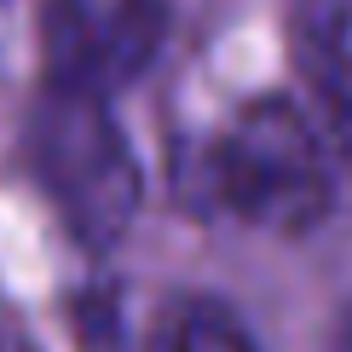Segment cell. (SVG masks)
I'll return each instance as SVG.
<instances>
[{"label":"cell","instance_id":"obj_5","mask_svg":"<svg viewBox=\"0 0 352 352\" xmlns=\"http://www.w3.org/2000/svg\"><path fill=\"white\" fill-rule=\"evenodd\" d=\"M156 352H254V341L237 324V312H226L214 300H190L162 324Z\"/></svg>","mask_w":352,"mask_h":352},{"label":"cell","instance_id":"obj_1","mask_svg":"<svg viewBox=\"0 0 352 352\" xmlns=\"http://www.w3.org/2000/svg\"><path fill=\"white\" fill-rule=\"evenodd\" d=\"M202 190L226 214L272 231H300L329 208V168L318 133L289 104H254L202 151Z\"/></svg>","mask_w":352,"mask_h":352},{"label":"cell","instance_id":"obj_2","mask_svg":"<svg viewBox=\"0 0 352 352\" xmlns=\"http://www.w3.org/2000/svg\"><path fill=\"white\" fill-rule=\"evenodd\" d=\"M35 168L81 237L104 243L139 208V173L93 93H58L35 116Z\"/></svg>","mask_w":352,"mask_h":352},{"label":"cell","instance_id":"obj_7","mask_svg":"<svg viewBox=\"0 0 352 352\" xmlns=\"http://www.w3.org/2000/svg\"><path fill=\"white\" fill-rule=\"evenodd\" d=\"M0 352H23V346H12V341H0Z\"/></svg>","mask_w":352,"mask_h":352},{"label":"cell","instance_id":"obj_4","mask_svg":"<svg viewBox=\"0 0 352 352\" xmlns=\"http://www.w3.org/2000/svg\"><path fill=\"white\" fill-rule=\"evenodd\" d=\"M300 52H306V76L324 98L329 139L352 162V0H306Z\"/></svg>","mask_w":352,"mask_h":352},{"label":"cell","instance_id":"obj_3","mask_svg":"<svg viewBox=\"0 0 352 352\" xmlns=\"http://www.w3.org/2000/svg\"><path fill=\"white\" fill-rule=\"evenodd\" d=\"M47 64L64 93H110L151 64L162 41L156 0H47Z\"/></svg>","mask_w":352,"mask_h":352},{"label":"cell","instance_id":"obj_6","mask_svg":"<svg viewBox=\"0 0 352 352\" xmlns=\"http://www.w3.org/2000/svg\"><path fill=\"white\" fill-rule=\"evenodd\" d=\"M335 352H352V312L341 318V335H335Z\"/></svg>","mask_w":352,"mask_h":352}]
</instances>
